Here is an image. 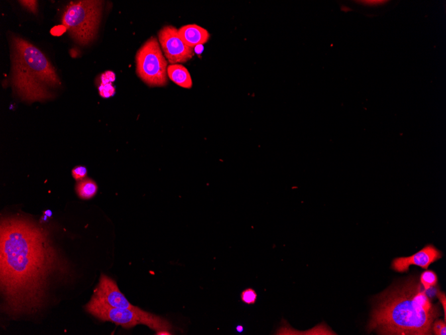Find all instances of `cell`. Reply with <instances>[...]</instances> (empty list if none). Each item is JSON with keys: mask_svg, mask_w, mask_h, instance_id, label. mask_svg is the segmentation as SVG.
Wrapping results in <instances>:
<instances>
[{"mask_svg": "<svg viewBox=\"0 0 446 335\" xmlns=\"http://www.w3.org/2000/svg\"><path fill=\"white\" fill-rule=\"evenodd\" d=\"M0 232L2 308L12 316L37 312L46 304L52 279L68 275V266L48 233L30 219L3 218Z\"/></svg>", "mask_w": 446, "mask_h": 335, "instance_id": "1", "label": "cell"}, {"mask_svg": "<svg viewBox=\"0 0 446 335\" xmlns=\"http://www.w3.org/2000/svg\"><path fill=\"white\" fill-rule=\"evenodd\" d=\"M441 315L416 279H409L379 296L368 330L380 334H431Z\"/></svg>", "mask_w": 446, "mask_h": 335, "instance_id": "2", "label": "cell"}, {"mask_svg": "<svg viewBox=\"0 0 446 335\" xmlns=\"http://www.w3.org/2000/svg\"><path fill=\"white\" fill-rule=\"evenodd\" d=\"M11 83L14 92L27 102L54 97L50 90L61 85L54 67L44 53L27 40L12 36Z\"/></svg>", "mask_w": 446, "mask_h": 335, "instance_id": "3", "label": "cell"}, {"mask_svg": "<svg viewBox=\"0 0 446 335\" xmlns=\"http://www.w3.org/2000/svg\"><path fill=\"white\" fill-rule=\"evenodd\" d=\"M103 2H72L62 16L63 26L75 42L87 45L97 37L101 21Z\"/></svg>", "mask_w": 446, "mask_h": 335, "instance_id": "4", "label": "cell"}, {"mask_svg": "<svg viewBox=\"0 0 446 335\" xmlns=\"http://www.w3.org/2000/svg\"><path fill=\"white\" fill-rule=\"evenodd\" d=\"M88 313L102 321H109L124 328H133L138 324H144L156 332L172 329V325L166 319L140 309L130 310L113 307L97 298L92 297L85 306Z\"/></svg>", "mask_w": 446, "mask_h": 335, "instance_id": "5", "label": "cell"}, {"mask_svg": "<svg viewBox=\"0 0 446 335\" xmlns=\"http://www.w3.org/2000/svg\"><path fill=\"white\" fill-rule=\"evenodd\" d=\"M136 72L150 87H164L168 82L167 61L155 37L148 40L136 54Z\"/></svg>", "mask_w": 446, "mask_h": 335, "instance_id": "6", "label": "cell"}, {"mask_svg": "<svg viewBox=\"0 0 446 335\" xmlns=\"http://www.w3.org/2000/svg\"><path fill=\"white\" fill-rule=\"evenodd\" d=\"M158 39L164 55L171 64L187 62L194 56V49L184 43L179 30L174 26L163 27L158 33Z\"/></svg>", "mask_w": 446, "mask_h": 335, "instance_id": "7", "label": "cell"}, {"mask_svg": "<svg viewBox=\"0 0 446 335\" xmlns=\"http://www.w3.org/2000/svg\"><path fill=\"white\" fill-rule=\"evenodd\" d=\"M93 297L101 300L113 307L138 310L140 308L130 303L111 278L102 275L99 284L94 292Z\"/></svg>", "mask_w": 446, "mask_h": 335, "instance_id": "8", "label": "cell"}, {"mask_svg": "<svg viewBox=\"0 0 446 335\" xmlns=\"http://www.w3.org/2000/svg\"><path fill=\"white\" fill-rule=\"evenodd\" d=\"M440 251L433 245H427L422 249L409 257L398 258L392 262V268L398 273H406L411 265L418 266L427 270L429 266L441 259Z\"/></svg>", "mask_w": 446, "mask_h": 335, "instance_id": "9", "label": "cell"}, {"mask_svg": "<svg viewBox=\"0 0 446 335\" xmlns=\"http://www.w3.org/2000/svg\"><path fill=\"white\" fill-rule=\"evenodd\" d=\"M179 35L184 43L193 48L203 45L209 41V32L197 24H189L179 30Z\"/></svg>", "mask_w": 446, "mask_h": 335, "instance_id": "10", "label": "cell"}, {"mask_svg": "<svg viewBox=\"0 0 446 335\" xmlns=\"http://www.w3.org/2000/svg\"><path fill=\"white\" fill-rule=\"evenodd\" d=\"M167 74L175 84L185 89H191L193 80L190 73L181 64H170L167 68Z\"/></svg>", "mask_w": 446, "mask_h": 335, "instance_id": "11", "label": "cell"}, {"mask_svg": "<svg viewBox=\"0 0 446 335\" xmlns=\"http://www.w3.org/2000/svg\"><path fill=\"white\" fill-rule=\"evenodd\" d=\"M76 191L81 199L90 200L97 194L98 186L93 180L86 178L78 182L76 186Z\"/></svg>", "mask_w": 446, "mask_h": 335, "instance_id": "12", "label": "cell"}, {"mask_svg": "<svg viewBox=\"0 0 446 335\" xmlns=\"http://www.w3.org/2000/svg\"><path fill=\"white\" fill-rule=\"evenodd\" d=\"M420 284L425 290L435 287L437 284V276L432 271H425L421 275Z\"/></svg>", "mask_w": 446, "mask_h": 335, "instance_id": "13", "label": "cell"}, {"mask_svg": "<svg viewBox=\"0 0 446 335\" xmlns=\"http://www.w3.org/2000/svg\"><path fill=\"white\" fill-rule=\"evenodd\" d=\"M241 299L244 303L248 305H252L255 304L257 300V293L251 288H246L241 292Z\"/></svg>", "mask_w": 446, "mask_h": 335, "instance_id": "14", "label": "cell"}, {"mask_svg": "<svg viewBox=\"0 0 446 335\" xmlns=\"http://www.w3.org/2000/svg\"><path fill=\"white\" fill-rule=\"evenodd\" d=\"M99 92L100 95L103 98H110L115 95V89L112 83H101L99 87Z\"/></svg>", "mask_w": 446, "mask_h": 335, "instance_id": "15", "label": "cell"}, {"mask_svg": "<svg viewBox=\"0 0 446 335\" xmlns=\"http://www.w3.org/2000/svg\"><path fill=\"white\" fill-rule=\"evenodd\" d=\"M73 178L78 182L84 180L87 176L86 168L83 166H77V167L73 169L72 171Z\"/></svg>", "mask_w": 446, "mask_h": 335, "instance_id": "16", "label": "cell"}, {"mask_svg": "<svg viewBox=\"0 0 446 335\" xmlns=\"http://www.w3.org/2000/svg\"><path fill=\"white\" fill-rule=\"evenodd\" d=\"M432 332L436 335H445L446 334V324L445 321L442 320H436L433 323Z\"/></svg>", "mask_w": 446, "mask_h": 335, "instance_id": "17", "label": "cell"}, {"mask_svg": "<svg viewBox=\"0 0 446 335\" xmlns=\"http://www.w3.org/2000/svg\"><path fill=\"white\" fill-rule=\"evenodd\" d=\"M20 4H21L22 6L24 8H26V10H28V11L32 12L33 14H37L38 12V2L37 1H28V0H26V1H20Z\"/></svg>", "mask_w": 446, "mask_h": 335, "instance_id": "18", "label": "cell"}, {"mask_svg": "<svg viewBox=\"0 0 446 335\" xmlns=\"http://www.w3.org/2000/svg\"><path fill=\"white\" fill-rule=\"evenodd\" d=\"M357 2L358 4H361L364 6L377 7V6L384 5L388 1H384V0H363V1H358Z\"/></svg>", "mask_w": 446, "mask_h": 335, "instance_id": "19", "label": "cell"}, {"mask_svg": "<svg viewBox=\"0 0 446 335\" xmlns=\"http://www.w3.org/2000/svg\"><path fill=\"white\" fill-rule=\"evenodd\" d=\"M115 80V74L111 71L104 73L101 77V83H112Z\"/></svg>", "mask_w": 446, "mask_h": 335, "instance_id": "20", "label": "cell"}, {"mask_svg": "<svg viewBox=\"0 0 446 335\" xmlns=\"http://www.w3.org/2000/svg\"><path fill=\"white\" fill-rule=\"evenodd\" d=\"M436 294H437V297H438V298H439V301H440V302H441V303L442 304V305H443V311H444V318H445H445H446V312H446V309H445V305H446V302H445V301H446V298H445V293H443V292H441L440 290H437V292Z\"/></svg>", "mask_w": 446, "mask_h": 335, "instance_id": "21", "label": "cell"}, {"mask_svg": "<svg viewBox=\"0 0 446 335\" xmlns=\"http://www.w3.org/2000/svg\"><path fill=\"white\" fill-rule=\"evenodd\" d=\"M66 28L64 26H58L54 27L51 31V33L54 36H60L66 31Z\"/></svg>", "mask_w": 446, "mask_h": 335, "instance_id": "22", "label": "cell"}, {"mask_svg": "<svg viewBox=\"0 0 446 335\" xmlns=\"http://www.w3.org/2000/svg\"><path fill=\"white\" fill-rule=\"evenodd\" d=\"M236 330H237V331L238 332H239V333H241V332H243L244 327L243 326L239 325L237 326V328H236Z\"/></svg>", "mask_w": 446, "mask_h": 335, "instance_id": "23", "label": "cell"}, {"mask_svg": "<svg viewBox=\"0 0 446 335\" xmlns=\"http://www.w3.org/2000/svg\"><path fill=\"white\" fill-rule=\"evenodd\" d=\"M45 214H46V216L50 217L51 215H52V212H51L50 210H48L47 212H45Z\"/></svg>", "mask_w": 446, "mask_h": 335, "instance_id": "24", "label": "cell"}]
</instances>
